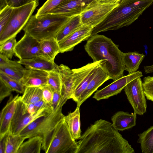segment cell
<instances>
[{
	"instance_id": "5b68a950",
	"label": "cell",
	"mask_w": 153,
	"mask_h": 153,
	"mask_svg": "<svg viewBox=\"0 0 153 153\" xmlns=\"http://www.w3.org/2000/svg\"><path fill=\"white\" fill-rule=\"evenodd\" d=\"M78 148L64 117L42 139V149L46 153H77Z\"/></svg>"
},
{
	"instance_id": "f546056e",
	"label": "cell",
	"mask_w": 153,
	"mask_h": 153,
	"mask_svg": "<svg viewBox=\"0 0 153 153\" xmlns=\"http://www.w3.org/2000/svg\"><path fill=\"white\" fill-rule=\"evenodd\" d=\"M26 68L22 64L18 65L0 66V72L21 81Z\"/></svg>"
},
{
	"instance_id": "ffe728a7",
	"label": "cell",
	"mask_w": 153,
	"mask_h": 153,
	"mask_svg": "<svg viewBox=\"0 0 153 153\" xmlns=\"http://www.w3.org/2000/svg\"><path fill=\"white\" fill-rule=\"evenodd\" d=\"M18 62L26 68L39 70L49 72L58 69V65L54 62L51 61L41 56L28 59H19Z\"/></svg>"
},
{
	"instance_id": "603a6c76",
	"label": "cell",
	"mask_w": 153,
	"mask_h": 153,
	"mask_svg": "<svg viewBox=\"0 0 153 153\" xmlns=\"http://www.w3.org/2000/svg\"><path fill=\"white\" fill-rule=\"evenodd\" d=\"M123 60L125 67V70L130 74L136 72L145 56L135 51L126 53H122Z\"/></svg>"
},
{
	"instance_id": "7402d4cb",
	"label": "cell",
	"mask_w": 153,
	"mask_h": 153,
	"mask_svg": "<svg viewBox=\"0 0 153 153\" xmlns=\"http://www.w3.org/2000/svg\"><path fill=\"white\" fill-rule=\"evenodd\" d=\"M64 119L73 138L79 140L81 136L80 107L77 106L73 111L65 116Z\"/></svg>"
},
{
	"instance_id": "9c48e42d",
	"label": "cell",
	"mask_w": 153,
	"mask_h": 153,
	"mask_svg": "<svg viewBox=\"0 0 153 153\" xmlns=\"http://www.w3.org/2000/svg\"><path fill=\"white\" fill-rule=\"evenodd\" d=\"M128 101L136 114L143 115L146 112L147 104L140 77L135 79L128 83L124 88Z\"/></svg>"
},
{
	"instance_id": "836d02e7",
	"label": "cell",
	"mask_w": 153,
	"mask_h": 153,
	"mask_svg": "<svg viewBox=\"0 0 153 153\" xmlns=\"http://www.w3.org/2000/svg\"><path fill=\"white\" fill-rule=\"evenodd\" d=\"M67 0H47L38 10L35 15L36 17L50 13Z\"/></svg>"
},
{
	"instance_id": "8fae6325",
	"label": "cell",
	"mask_w": 153,
	"mask_h": 153,
	"mask_svg": "<svg viewBox=\"0 0 153 153\" xmlns=\"http://www.w3.org/2000/svg\"><path fill=\"white\" fill-rule=\"evenodd\" d=\"M14 53L19 59H30L37 56L43 57L39 41L25 33L17 42Z\"/></svg>"
},
{
	"instance_id": "7c38bea8",
	"label": "cell",
	"mask_w": 153,
	"mask_h": 153,
	"mask_svg": "<svg viewBox=\"0 0 153 153\" xmlns=\"http://www.w3.org/2000/svg\"><path fill=\"white\" fill-rule=\"evenodd\" d=\"M143 76L142 72L139 71L123 76L103 88L97 90L93 97L97 101L108 99L120 93L126 85L130 81Z\"/></svg>"
},
{
	"instance_id": "4dcf8cb0",
	"label": "cell",
	"mask_w": 153,
	"mask_h": 153,
	"mask_svg": "<svg viewBox=\"0 0 153 153\" xmlns=\"http://www.w3.org/2000/svg\"><path fill=\"white\" fill-rule=\"evenodd\" d=\"M0 79L2 80L12 91L23 94L25 88L20 81L11 77L0 72Z\"/></svg>"
},
{
	"instance_id": "4fadbf2b",
	"label": "cell",
	"mask_w": 153,
	"mask_h": 153,
	"mask_svg": "<svg viewBox=\"0 0 153 153\" xmlns=\"http://www.w3.org/2000/svg\"><path fill=\"white\" fill-rule=\"evenodd\" d=\"M97 1L67 0L50 13L71 18L80 15L94 4Z\"/></svg>"
},
{
	"instance_id": "5bb4252c",
	"label": "cell",
	"mask_w": 153,
	"mask_h": 153,
	"mask_svg": "<svg viewBox=\"0 0 153 153\" xmlns=\"http://www.w3.org/2000/svg\"><path fill=\"white\" fill-rule=\"evenodd\" d=\"M93 28L85 25L81 26L59 42L60 53L72 51L82 41L88 40L92 35Z\"/></svg>"
},
{
	"instance_id": "277c9868",
	"label": "cell",
	"mask_w": 153,
	"mask_h": 153,
	"mask_svg": "<svg viewBox=\"0 0 153 153\" xmlns=\"http://www.w3.org/2000/svg\"><path fill=\"white\" fill-rule=\"evenodd\" d=\"M70 18L50 13L38 17L32 15L23 30L39 41L55 38Z\"/></svg>"
},
{
	"instance_id": "3957f363",
	"label": "cell",
	"mask_w": 153,
	"mask_h": 153,
	"mask_svg": "<svg viewBox=\"0 0 153 153\" xmlns=\"http://www.w3.org/2000/svg\"><path fill=\"white\" fill-rule=\"evenodd\" d=\"M153 3V0H121L100 23L94 28L92 35L128 26Z\"/></svg>"
},
{
	"instance_id": "ac0fdd59",
	"label": "cell",
	"mask_w": 153,
	"mask_h": 153,
	"mask_svg": "<svg viewBox=\"0 0 153 153\" xmlns=\"http://www.w3.org/2000/svg\"><path fill=\"white\" fill-rule=\"evenodd\" d=\"M48 72L26 68L21 82L25 87H42L47 85Z\"/></svg>"
},
{
	"instance_id": "e575fe53",
	"label": "cell",
	"mask_w": 153,
	"mask_h": 153,
	"mask_svg": "<svg viewBox=\"0 0 153 153\" xmlns=\"http://www.w3.org/2000/svg\"><path fill=\"white\" fill-rule=\"evenodd\" d=\"M143 84L145 95L147 99L153 102V76L144 77Z\"/></svg>"
},
{
	"instance_id": "1f68e13d",
	"label": "cell",
	"mask_w": 153,
	"mask_h": 153,
	"mask_svg": "<svg viewBox=\"0 0 153 153\" xmlns=\"http://www.w3.org/2000/svg\"><path fill=\"white\" fill-rule=\"evenodd\" d=\"M16 37L11 38L0 45V54L10 59L15 54L14 49L17 43Z\"/></svg>"
},
{
	"instance_id": "4316f807",
	"label": "cell",
	"mask_w": 153,
	"mask_h": 153,
	"mask_svg": "<svg viewBox=\"0 0 153 153\" xmlns=\"http://www.w3.org/2000/svg\"><path fill=\"white\" fill-rule=\"evenodd\" d=\"M137 143L140 144L142 153H153V126L138 134Z\"/></svg>"
},
{
	"instance_id": "ba28073f",
	"label": "cell",
	"mask_w": 153,
	"mask_h": 153,
	"mask_svg": "<svg viewBox=\"0 0 153 153\" xmlns=\"http://www.w3.org/2000/svg\"><path fill=\"white\" fill-rule=\"evenodd\" d=\"M20 97L17 102L8 132L13 135L19 134L25 128L33 121L49 114L54 110L51 106L47 105L35 113L30 114L27 111L25 104L20 100Z\"/></svg>"
},
{
	"instance_id": "2e32d148",
	"label": "cell",
	"mask_w": 153,
	"mask_h": 153,
	"mask_svg": "<svg viewBox=\"0 0 153 153\" xmlns=\"http://www.w3.org/2000/svg\"><path fill=\"white\" fill-rule=\"evenodd\" d=\"M20 96L10 95L0 114V138L9 131L10 123L14 114L17 102Z\"/></svg>"
},
{
	"instance_id": "52a82bcc",
	"label": "cell",
	"mask_w": 153,
	"mask_h": 153,
	"mask_svg": "<svg viewBox=\"0 0 153 153\" xmlns=\"http://www.w3.org/2000/svg\"><path fill=\"white\" fill-rule=\"evenodd\" d=\"M62 106L60 105L49 114L36 119L25 128L19 134L25 139L36 136H39L43 139L64 117L62 112Z\"/></svg>"
},
{
	"instance_id": "ee69618b",
	"label": "cell",
	"mask_w": 153,
	"mask_h": 153,
	"mask_svg": "<svg viewBox=\"0 0 153 153\" xmlns=\"http://www.w3.org/2000/svg\"><path fill=\"white\" fill-rule=\"evenodd\" d=\"M143 69L146 74L153 73V64L151 65L144 66Z\"/></svg>"
},
{
	"instance_id": "d4e9b609",
	"label": "cell",
	"mask_w": 153,
	"mask_h": 153,
	"mask_svg": "<svg viewBox=\"0 0 153 153\" xmlns=\"http://www.w3.org/2000/svg\"><path fill=\"white\" fill-rule=\"evenodd\" d=\"M42 143V138L39 136L30 138L23 143L17 153H40Z\"/></svg>"
},
{
	"instance_id": "83f0119b",
	"label": "cell",
	"mask_w": 153,
	"mask_h": 153,
	"mask_svg": "<svg viewBox=\"0 0 153 153\" xmlns=\"http://www.w3.org/2000/svg\"><path fill=\"white\" fill-rule=\"evenodd\" d=\"M25 139L20 134L13 135L8 132L6 137L5 153H17Z\"/></svg>"
},
{
	"instance_id": "9a60e30c",
	"label": "cell",
	"mask_w": 153,
	"mask_h": 153,
	"mask_svg": "<svg viewBox=\"0 0 153 153\" xmlns=\"http://www.w3.org/2000/svg\"><path fill=\"white\" fill-rule=\"evenodd\" d=\"M58 71L60 77L62 96L60 104L63 106L67 101L71 99L74 88V72L68 66L61 64L58 65Z\"/></svg>"
},
{
	"instance_id": "ab89813d",
	"label": "cell",
	"mask_w": 153,
	"mask_h": 153,
	"mask_svg": "<svg viewBox=\"0 0 153 153\" xmlns=\"http://www.w3.org/2000/svg\"><path fill=\"white\" fill-rule=\"evenodd\" d=\"M62 98V96L60 92L56 91H53L52 104L53 110L59 106Z\"/></svg>"
},
{
	"instance_id": "30bf717a",
	"label": "cell",
	"mask_w": 153,
	"mask_h": 153,
	"mask_svg": "<svg viewBox=\"0 0 153 153\" xmlns=\"http://www.w3.org/2000/svg\"><path fill=\"white\" fill-rule=\"evenodd\" d=\"M118 4L102 3L97 1L80 15L82 25L93 29L102 22Z\"/></svg>"
},
{
	"instance_id": "7a4b0ae2",
	"label": "cell",
	"mask_w": 153,
	"mask_h": 153,
	"mask_svg": "<svg viewBox=\"0 0 153 153\" xmlns=\"http://www.w3.org/2000/svg\"><path fill=\"white\" fill-rule=\"evenodd\" d=\"M85 49L94 62L103 60L101 66L114 81L123 76L125 67L122 52L111 39L102 35H92Z\"/></svg>"
},
{
	"instance_id": "d590c367",
	"label": "cell",
	"mask_w": 153,
	"mask_h": 153,
	"mask_svg": "<svg viewBox=\"0 0 153 153\" xmlns=\"http://www.w3.org/2000/svg\"><path fill=\"white\" fill-rule=\"evenodd\" d=\"M13 7L8 6L0 11V33L8 24L13 11Z\"/></svg>"
},
{
	"instance_id": "8d00e7d4",
	"label": "cell",
	"mask_w": 153,
	"mask_h": 153,
	"mask_svg": "<svg viewBox=\"0 0 153 153\" xmlns=\"http://www.w3.org/2000/svg\"><path fill=\"white\" fill-rule=\"evenodd\" d=\"M40 87L42 90L43 100L46 104L52 107V99L53 91L48 85Z\"/></svg>"
},
{
	"instance_id": "44dd1931",
	"label": "cell",
	"mask_w": 153,
	"mask_h": 153,
	"mask_svg": "<svg viewBox=\"0 0 153 153\" xmlns=\"http://www.w3.org/2000/svg\"><path fill=\"white\" fill-rule=\"evenodd\" d=\"M42 56L47 59L54 62L56 56L60 53L59 42L55 37H51L39 41Z\"/></svg>"
},
{
	"instance_id": "6da1fadb",
	"label": "cell",
	"mask_w": 153,
	"mask_h": 153,
	"mask_svg": "<svg viewBox=\"0 0 153 153\" xmlns=\"http://www.w3.org/2000/svg\"><path fill=\"white\" fill-rule=\"evenodd\" d=\"M77 143V153H134V150L113 126L98 120L89 126Z\"/></svg>"
},
{
	"instance_id": "cb8c5ba5",
	"label": "cell",
	"mask_w": 153,
	"mask_h": 153,
	"mask_svg": "<svg viewBox=\"0 0 153 153\" xmlns=\"http://www.w3.org/2000/svg\"><path fill=\"white\" fill-rule=\"evenodd\" d=\"M82 25L80 15L70 18L57 33L56 39L59 42Z\"/></svg>"
},
{
	"instance_id": "f1b7e54d",
	"label": "cell",
	"mask_w": 153,
	"mask_h": 153,
	"mask_svg": "<svg viewBox=\"0 0 153 153\" xmlns=\"http://www.w3.org/2000/svg\"><path fill=\"white\" fill-rule=\"evenodd\" d=\"M99 66L94 68L90 72L82 82L74 90L70 99H72L76 103L78 102L81 94L86 88L91 81L95 76L97 69Z\"/></svg>"
},
{
	"instance_id": "b9f144b4",
	"label": "cell",
	"mask_w": 153,
	"mask_h": 153,
	"mask_svg": "<svg viewBox=\"0 0 153 153\" xmlns=\"http://www.w3.org/2000/svg\"><path fill=\"white\" fill-rule=\"evenodd\" d=\"M7 133L4 136L0 138V153H5Z\"/></svg>"
},
{
	"instance_id": "7bdbcfd3",
	"label": "cell",
	"mask_w": 153,
	"mask_h": 153,
	"mask_svg": "<svg viewBox=\"0 0 153 153\" xmlns=\"http://www.w3.org/2000/svg\"><path fill=\"white\" fill-rule=\"evenodd\" d=\"M8 6V0H0V11Z\"/></svg>"
},
{
	"instance_id": "d6a6232c",
	"label": "cell",
	"mask_w": 153,
	"mask_h": 153,
	"mask_svg": "<svg viewBox=\"0 0 153 153\" xmlns=\"http://www.w3.org/2000/svg\"><path fill=\"white\" fill-rule=\"evenodd\" d=\"M47 85L52 88L53 91H56L61 92V81L58 69L48 72Z\"/></svg>"
},
{
	"instance_id": "8992f818",
	"label": "cell",
	"mask_w": 153,
	"mask_h": 153,
	"mask_svg": "<svg viewBox=\"0 0 153 153\" xmlns=\"http://www.w3.org/2000/svg\"><path fill=\"white\" fill-rule=\"evenodd\" d=\"M39 4V0H35L23 5L13 8L8 24L0 33V45L16 36L23 30Z\"/></svg>"
},
{
	"instance_id": "d6986e66",
	"label": "cell",
	"mask_w": 153,
	"mask_h": 153,
	"mask_svg": "<svg viewBox=\"0 0 153 153\" xmlns=\"http://www.w3.org/2000/svg\"><path fill=\"white\" fill-rule=\"evenodd\" d=\"M137 114L134 113L118 111L111 117L112 124L118 131H123L129 129L136 125Z\"/></svg>"
},
{
	"instance_id": "e0dca14e",
	"label": "cell",
	"mask_w": 153,
	"mask_h": 153,
	"mask_svg": "<svg viewBox=\"0 0 153 153\" xmlns=\"http://www.w3.org/2000/svg\"><path fill=\"white\" fill-rule=\"evenodd\" d=\"M101 65L98 67L95 76L80 96L76 102L77 106L80 107L82 103L89 97L99 87L105 82L110 79L109 76Z\"/></svg>"
},
{
	"instance_id": "60d3db41",
	"label": "cell",
	"mask_w": 153,
	"mask_h": 153,
	"mask_svg": "<svg viewBox=\"0 0 153 153\" xmlns=\"http://www.w3.org/2000/svg\"><path fill=\"white\" fill-rule=\"evenodd\" d=\"M35 0H8V5L13 7H19Z\"/></svg>"
},
{
	"instance_id": "74e56055",
	"label": "cell",
	"mask_w": 153,
	"mask_h": 153,
	"mask_svg": "<svg viewBox=\"0 0 153 153\" xmlns=\"http://www.w3.org/2000/svg\"><path fill=\"white\" fill-rule=\"evenodd\" d=\"M12 90L0 79V102L6 97L11 95Z\"/></svg>"
},
{
	"instance_id": "f6af8a7d",
	"label": "cell",
	"mask_w": 153,
	"mask_h": 153,
	"mask_svg": "<svg viewBox=\"0 0 153 153\" xmlns=\"http://www.w3.org/2000/svg\"><path fill=\"white\" fill-rule=\"evenodd\" d=\"M99 2L105 3H119L121 0H97Z\"/></svg>"
},
{
	"instance_id": "f35d334b",
	"label": "cell",
	"mask_w": 153,
	"mask_h": 153,
	"mask_svg": "<svg viewBox=\"0 0 153 153\" xmlns=\"http://www.w3.org/2000/svg\"><path fill=\"white\" fill-rule=\"evenodd\" d=\"M20 64L18 61L12 60L5 56L0 54V66L18 65Z\"/></svg>"
},
{
	"instance_id": "484cf974",
	"label": "cell",
	"mask_w": 153,
	"mask_h": 153,
	"mask_svg": "<svg viewBox=\"0 0 153 153\" xmlns=\"http://www.w3.org/2000/svg\"><path fill=\"white\" fill-rule=\"evenodd\" d=\"M20 99L25 105L34 104L42 100V90L40 87H25Z\"/></svg>"
}]
</instances>
